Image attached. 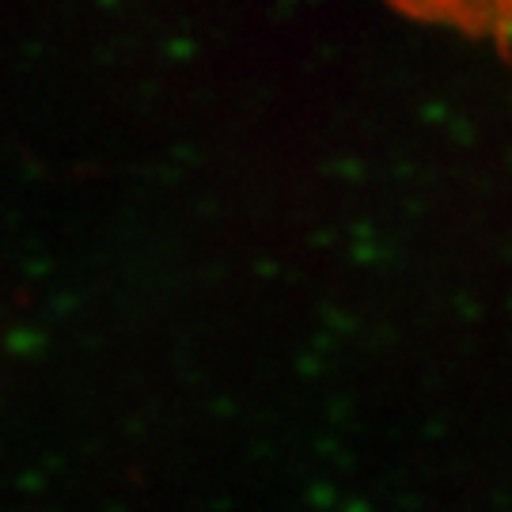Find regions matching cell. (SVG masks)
Instances as JSON below:
<instances>
[{"label": "cell", "mask_w": 512, "mask_h": 512, "mask_svg": "<svg viewBox=\"0 0 512 512\" xmlns=\"http://www.w3.org/2000/svg\"><path fill=\"white\" fill-rule=\"evenodd\" d=\"M399 16L471 38H509L512 0H387Z\"/></svg>", "instance_id": "6da1fadb"}]
</instances>
